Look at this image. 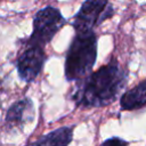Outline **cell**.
<instances>
[{"instance_id": "8992f818", "label": "cell", "mask_w": 146, "mask_h": 146, "mask_svg": "<svg viewBox=\"0 0 146 146\" xmlns=\"http://www.w3.org/2000/svg\"><path fill=\"white\" fill-rule=\"evenodd\" d=\"M35 115L34 104L31 98L25 97L15 102L7 111L5 122L9 128L23 127L24 124L32 122Z\"/></svg>"}, {"instance_id": "5b68a950", "label": "cell", "mask_w": 146, "mask_h": 146, "mask_svg": "<svg viewBox=\"0 0 146 146\" xmlns=\"http://www.w3.org/2000/svg\"><path fill=\"white\" fill-rule=\"evenodd\" d=\"M47 55L41 46H27V48L17 57L15 66L19 79L24 82H32L40 74Z\"/></svg>"}, {"instance_id": "6da1fadb", "label": "cell", "mask_w": 146, "mask_h": 146, "mask_svg": "<svg viewBox=\"0 0 146 146\" xmlns=\"http://www.w3.org/2000/svg\"><path fill=\"white\" fill-rule=\"evenodd\" d=\"M127 80V71L113 58L96 72L78 81L72 92V100L84 108L107 106L116 100Z\"/></svg>"}, {"instance_id": "ba28073f", "label": "cell", "mask_w": 146, "mask_h": 146, "mask_svg": "<svg viewBox=\"0 0 146 146\" xmlns=\"http://www.w3.org/2000/svg\"><path fill=\"white\" fill-rule=\"evenodd\" d=\"M146 106V79L125 91L120 98V107L122 111H135Z\"/></svg>"}, {"instance_id": "3957f363", "label": "cell", "mask_w": 146, "mask_h": 146, "mask_svg": "<svg viewBox=\"0 0 146 146\" xmlns=\"http://www.w3.org/2000/svg\"><path fill=\"white\" fill-rule=\"evenodd\" d=\"M66 19L59 9L47 6L34 14L33 32L27 40V46L44 47L49 43L55 34L65 25Z\"/></svg>"}, {"instance_id": "7a4b0ae2", "label": "cell", "mask_w": 146, "mask_h": 146, "mask_svg": "<svg viewBox=\"0 0 146 146\" xmlns=\"http://www.w3.org/2000/svg\"><path fill=\"white\" fill-rule=\"evenodd\" d=\"M97 59V35L94 30L75 31L65 57L64 73L67 81L87 78Z\"/></svg>"}, {"instance_id": "9c48e42d", "label": "cell", "mask_w": 146, "mask_h": 146, "mask_svg": "<svg viewBox=\"0 0 146 146\" xmlns=\"http://www.w3.org/2000/svg\"><path fill=\"white\" fill-rule=\"evenodd\" d=\"M128 141L120 137H111L104 140L99 146H128Z\"/></svg>"}, {"instance_id": "52a82bcc", "label": "cell", "mask_w": 146, "mask_h": 146, "mask_svg": "<svg viewBox=\"0 0 146 146\" xmlns=\"http://www.w3.org/2000/svg\"><path fill=\"white\" fill-rule=\"evenodd\" d=\"M73 125L57 128L25 146H68L73 139Z\"/></svg>"}, {"instance_id": "277c9868", "label": "cell", "mask_w": 146, "mask_h": 146, "mask_svg": "<svg viewBox=\"0 0 146 146\" xmlns=\"http://www.w3.org/2000/svg\"><path fill=\"white\" fill-rule=\"evenodd\" d=\"M114 15V8L108 0H86L74 15L72 25L74 31L94 30Z\"/></svg>"}]
</instances>
